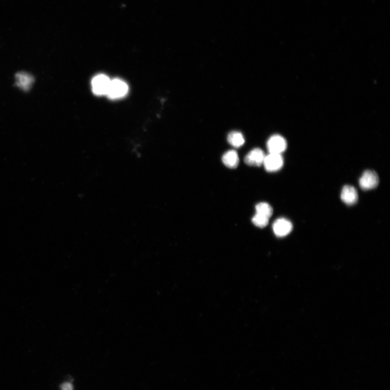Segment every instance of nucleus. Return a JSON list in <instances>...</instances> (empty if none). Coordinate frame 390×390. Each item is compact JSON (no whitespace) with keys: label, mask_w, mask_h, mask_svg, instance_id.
I'll return each instance as SVG.
<instances>
[{"label":"nucleus","mask_w":390,"mask_h":390,"mask_svg":"<svg viewBox=\"0 0 390 390\" xmlns=\"http://www.w3.org/2000/svg\"><path fill=\"white\" fill-rule=\"evenodd\" d=\"M17 81L15 85L24 92H28L32 87L35 79L34 77L28 73L20 72L15 75Z\"/></svg>","instance_id":"nucleus-7"},{"label":"nucleus","mask_w":390,"mask_h":390,"mask_svg":"<svg viewBox=\"0 0 390 390\" xmlns=\"http://www.w3.org/2000/svg\"><path fill=\"white\" fill-rule=\"evenodd\" d=\"M264 152L261 149L256 148L249 152L244 158V162L248 165L259 166L263 164L265 158Z\"/></svg>","instance_id":"nucleus-8"},{"label":"nucleus","mask_w":390,"mask_h":390,"mask_svg":"<svg viewBox=\"0 0 390 390\" xmlns=\"http://www.w3.org/2000/svg\"><path fill=\"white\" fill-rule=\"evenodd\" d=\"M269 219V218L257 213L252 218V222L255 226L263 228L268 225Z\"/></svg>","instance_id":"nucleus-13"},{"label":"nucleus","mask_w":390,"mask_h":390,"mask_svg":"<svg viewBox=\"0 0 390 390\" xmlns=\"http://www.w3.org/2000/svg\"><path fill=\"white\" fill-rule=\"evenodd\" d=\"M379 182L378 176L375 171L366 170L360 180V185L364 190H372L376 188Z\"/></svg>","instance_id":"nucleus-4"},{"label":"nucleus","mask_w":390,"mask_h":390,"mask_svg":"<svg viewBox=\"0 0 390 390\" xmlns=\"http://www.w3.org/2000/svg\"><path fill=\"white\" fill-rule=\"evenodd\" d=\"M129 92L127 83L120 79L111 80L107 96L112 100H118L126 96Z\"/></svg>","instance_id":"nucleus-1"},{"label":"nucleus","mask_w":390,"mask_h":390,"mask_svg":"<svg viewBox=\"0 0 390 390\" xmlns=\"http://www.w3.org/2000/svg\"><path fill=\"white\" fill-rule=\"evenodd\" d=\"M273 229L275 235L283 237L288 235L292 231L293 225L287 219L280 218L274 222Z\"/></svg>","instance_id":"nucleus-6"},{"label":"nucleus","mask_w":390,"mask_h":390,"mask_svg":"<svg viewBox=\"0 0 390 390\" xmlns=\"http://www.w3.org/2000/svg\"><path fill=\"white\" fill-rule=\"evenodd\" d=\"M267 147L269 153L282 155L287 149V142L280 135H274L268 139Z\"/></svg>","instance_id":"nucleus-5"},{"label":"nucleus","mask_w":390,"mask_h":390,"mask_svg":"<svg viewBox=\"0 0 390 390\" xmlns=\"http://www.w3.org/2000/svg\"><path fill=\"white\" fill-rule=\"evenodd\" d=\"M256 208L257 214L266 216L269 218L273 215V208L267 203H260L257 205Z\"/></svg>","instance_id":"nucleus-12"},{"label":"nucleus","mask_w":390,"mask_h":390,"mask_svg":"<svg viewBox=\"0 0 390 390\" xmlns=\"http://www.w3.org/2000/svg\"><path fill=\"white\" fill-rule=\"evenodd\" d=\"M61 390H74V387H73L72 385L70 383H65L61 385Z\"/></svg>","instance_id":"nucleus-14"},{"label":"nucleus","mask_w":390,"mask_h":390,"mask_svg":"<svg viewBox=\"0 0 390 390\" xmlns=\"http://www.w3.org/2000/svg\"><path fill=\"white\" fill-rule=\"evenodd\" d=\"M222 162L227 167L235 169L239 163L238 155L236 151L230 150L223 155Z\"/></svg>","instance_id":"nucleus-10"},{"label":"nucleus","mask_w":390,"mask_h":390,"mask_svg":"<svg viewBox=\"0 0 390 390\" xmlns=\"http://www.w3.org/2000/svg\"><path fill=\"white\" fill-rule=\"evenodd\" d=\"M340 197L342 201L347 205H355L358 200L357 190L351 185H345L342 188Z\"/></svg>","instance_id":"nucleus-9"},{"label":"nucleus","mask_w":390,"mask_h":390,"mask_svg":"<svg viewBox=\"0 0 390 390\" xmlns=\"http://www.w3.org/2000/svg\"><path fill=\"white\" fill-rule=\"evenodd\" d=\"M228 141L233 147L240 148L245 142L243 135L240 132L233 131L228 134Z\"/></svg>","instance_id":"nucleus-11"},{"label":"nucleus","mask_w":390,"mask_h":390,"mask_svg":"<svg viewBox=\"0 0 390 390\" xmlns=\"http://www.w3.org/2000/svg\"><path fill=\"white\" fill-rule=\"evenodd\" d=\"M111 79L106 75L101 74L93 78L92 80V91L97 96L107 95Z\"/></svg>","instance_id":"nucleus-2"},{"label":"nucleus","mask_w":390,"mask_h":390,"mask_svg":"<svg viewBox=\"0 0 390 390\" xmlns=\"http://www.w3.org/2000/svg\"><path fill=\"white\" fill-rule=\"evenodd\" d=\"M263 165L268 172H276L282 168L284 159L282 155L269 153L265 156Z\"/></svg>","instance_id":"nucleus-3"}]
</instances>
